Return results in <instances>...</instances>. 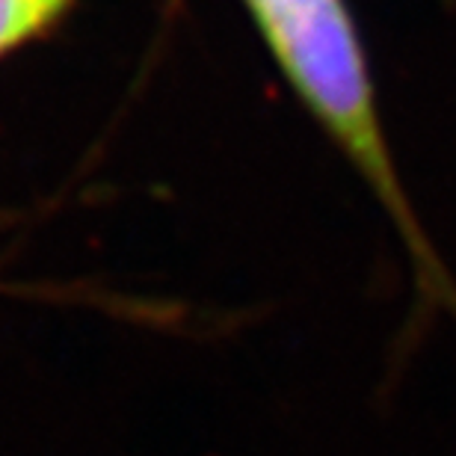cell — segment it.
Instances as JSON below:
<instances>
[{
  "mask_svg": "<svg viewBox=\"0 0 456 456\" xmlns=\"http://www.w3.org/2000/svg\"><path fill=\"white\" fill-rule=\"evenodd\" d=\"M299 104L364 181L406 246L427 305L456 317V281L400 181L377 104L368 51L346 0H240Z\"/></svg>",
  "mask_w": 456,
  "mask_h": 456,
  "instance_id": "1",
  "label": "cell"
},
{
  "mask_svg": "<svg viewBox=\"0 0 456 456\" xmlns=\"http://www.w3.org/2000/svg\"><path fill=\"white\" fill-rule=\"evenodd\" d=\"M75 4L77 0H0V62L51 36Z\"/></svg>",
  "mask_w": 456,
  "mask_h": 456,
  "instance_id": "2",
  "label": "cell"
}]
</instances>
